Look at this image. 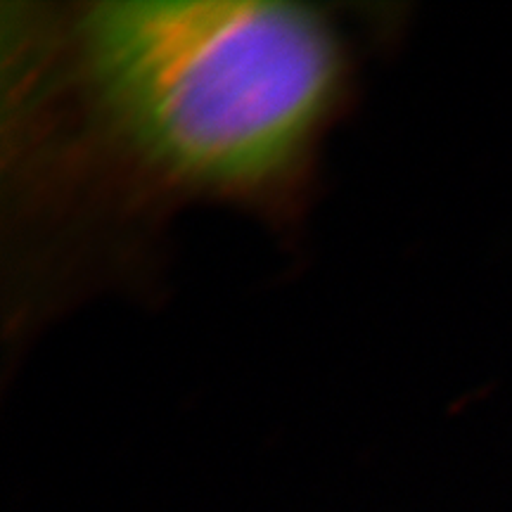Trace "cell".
I'll return each mask as SVG.
<instances>
[{
	"instance_id": "cell-1",
	"label": "cell",
	"mask_w": 512,
	"mask_h": 512,
	"mask_svg": "<svg viewBox=\"0 0 512 512\" xmlns=\"http://www.w3.org/2000/svg\"><path fill=\"white\" fill-rule=\"evenodd\" d=\"M17 27L24 176L121 214L219 202L287 221L354 88L342 19L271 0H102Z\"/></svg>"
}]
</instances>
